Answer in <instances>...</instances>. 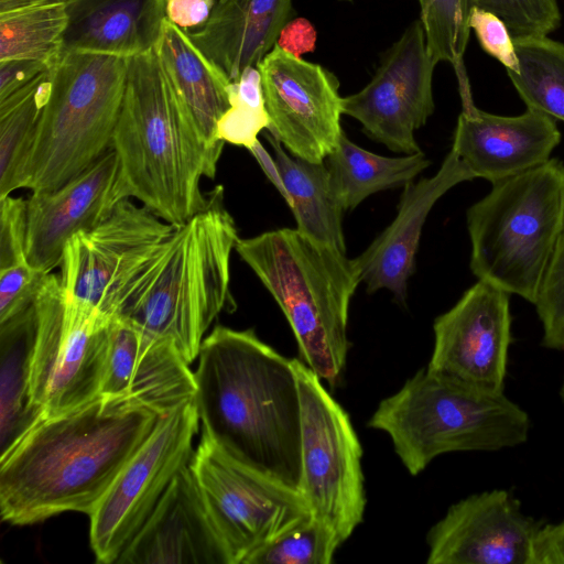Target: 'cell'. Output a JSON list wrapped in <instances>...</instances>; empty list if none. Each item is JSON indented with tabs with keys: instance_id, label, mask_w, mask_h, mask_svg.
Here are the masks:
<instances>
[{
	"instance_id": "1",
	"label": "cell",
	"mask_w": 564,
	"mask_h": 564,
	"mask_svg": "<svg viewBox=\"0 0 564 564\" xmlns=\"http://www.w3.org/2000/svg\"><path fill=\"white\" fill-rule=\"evenodd\" d=\"M161 415L135 401L99 394L45 415L0 455V513L25 525L63 512L89 516Z\"/></svg>"
},
{
	"instance_id": "2",
	"label": "cell",
	"mask_w": 564,
	"mask_h": 564,
	"mask_svg": "<svg viewBox=\"0 0 564 564\" xmlns=\"http://www.w3.org/2000/svg\"><path fill=\"white\" fill-rule=\"evenodd\" d=\"M203 431L234 458L302 490V416L296 373L253 329L217 325L194 372Z\"/></svg>"
},
{
	"instance_id": "3",
	"label": "cell",
	"mask_w": 564,
	"mask_h": 564,
	"mask_svg": "<svg viewBox=\"0 0 564 564\" xmlns=\"http://www.w3.org/2000/svg\"><path fill=\"white\" fill-rule=\"evenodd\" d=\"M111 148L118 159L117 202L135 198L174 226L206 206L200 180L215 177L221 151L203 138L155 48L129 57Z\"/></svg>"
},
{
	"instance_id": "4",
	"label": "cell",
	"mask_w": 564,
	"mask_h": 564,
	"mask_svg": "<svg viewBox=\"0 0 564 564\" xmlns=\"http://www.w3.org/2000/svg\"><path fill=\"white\" fill-rule=\"evenodd\" d=\"M238 239L218 185L207 193L206 206L176 226L129 283L113 318L171 340L191 364L215 318L235 307L230 257Z\"/></svg>"
},
{
	"instance_id": "5",
	"label": "cell",
	"mask_w": 564,
	"mask_h": 564,
	"mask_svg": "<svg viewBox=\"0 0 564 564\" xmlns=\"http://www.w3.org/2000/svg\"><path fill=\"white\" fill-rule=\"evenodd\" d=\"M235 250L282 310L302 360L335 384L346 366L349 305L361 282L356 260L296 228L239 238Z\"/></svg>"
},
{
	"instance_id": "6",
	"label": "cell",
	"mask_w": 564,
	"mask_h": 564,
	"mask_svg": "<svg viewBox=\"0 0 564 564\" xmlns=\"http://www.w3.org/2000/svg\"><path fill=\"white\" fill-rule=\"evenodd\" d=\"M367 425L389 435L405 469L416 476L446 453L524 443L530 417L503 391L481 390L425 368L383 399Z\"/></svg>"
},
{
	"instance_id": "7",
	"label": "cell",
	"mask_w": 564,
	"mask_h": 564,
	"mask_svg": "<svg viewBox=\"0 0 564 564\" xmlns=\"http://www.w3.org/2000/svg\"><path fill=\"white\" fill-rule=\"evenodd\" d=\"M470 270L534 303L564 232V163L558 159L492 183L467 210Z\"/></svg>"
},
{
	"instance_id": "8",
	"label": "cell",
	"mask_w": 564,
	"mask_h": 564,
	"mask_svg": "<svg viewBox=\"0 0 564 564\" xmlns=\"http://www.w3.org/2000/svg\"><path fill=\"white\" fill-rule=\"evenodd\" d=\"M129 57L63 52L23 161L18 188L55 189L111 148L126 90Z\"/></svg>"
},
{
	"instance_id": "9",
	"label": "cell",
	"mask_w": 564,
	"mask_h": 564,
	"mask_svg": "<svg viewBox=\"0 0 564 564\" xmlns=\"http://www.w3.org/2000/svg\"><path fill=\"white\" fill-rule=\"evenodd\" d=\"M35 313L30 372L33 405L54 415L99 395L111 319L66 297L59 274L52 272L40 289Z\"/></svg>"
},
{
	"instance_id": "10",
	"label": "cell",
	"mask_w": 564,
	"mask_h": 564,
	"mask_svg": "<svg viewBox=\"0 0 564 564\" xmlns=\"http://www.w3.org/2000/svg\"><path fill=\"white\" fill-rule=\"evenodd\" d=\"M292 362L301 400V492L312 516L345 542L362 522L367 505L361 444L323 380L304 361Z\"/></svg>"
},
{
	"instance_id": "11",
	"label": "cell",
	"mask_w": 564,
	"mask_h": 564,
	"mask_svg": "<svg viewBox=\"0 0 564 564\" xmlns=\"http://www.w3.org/2000/svg\"><path fill=\"white\" fill-rule=\"evenodd\" d=\"M189 467L232 564L312 516L302 494L247 467L204 431Z\"/></svg>"
},
{
	"instance_id": "12",
	"label": "cell",
	"mask_w": 564,
	"mask_h": 564,
	"mask_svg": "<svg viewBox=\"0 0 564 564\" xmlns=\"http://www.w3.org/2000/svg\"><path fill=\"white\" fill-rule=\"evenodd\" d=\"M176 226L130 198L66 243L61 281L66 297L112 319L120 297Z\"/></svg>"
},
{
	"instance_id": "13",
	"label": "cell",
	"mask_w": 564,
	"mask_h": 564,
	"mask_svg": "<svg viewBox=\"0 0 564 564\" xmlns=\"http://www.w3.org/2000/svg\"><path fill=\"white\" fill-rule=\"evenodd\" d=\"M199 415L194 400L162 415L147 442L121 469L90 519L97 562L116 563L193 455Z\"/></svg>"
},
{
	"instance_id": "14",
	"label": "cell",
	"mask_w": 564,
	"mask_h": 564,
	"mask_svg": "<svg viewBox=\"0 0 564 564\" xmlns=\"http://www.w3.org/2000/svg\"><path fill=\"white\" fill-rule=\"evenodd\" d=\"M435 66L417 19L386 52L371 80L361 90L343 97V113L359 121L371 139L389 150L420 152L414 133L435 108Z\"/></svg>"
},
{
	"instance_id": "15",
	"label": "cell",
	"mask_w": 564,
	"mask_h": 564,
	"mask_svg": "<svg viewBox=\"0 0 564 564\" xmlns=\"http://www.w3.org/2000/svg\"><path fill=\"white\" fill-rule=\"evenodd\" d=\"M257 67L270 119L267 130L293 156L324 162L344 132L336 76L278 43Z\"/></svg>"
},
{
	"instance_id": "16",
	"label": "cell",
	"mask_w": 564,
	"mask_h": 564,
	"mask_svg": "<svg viewBox=\"0 0 564 564\" xmlns=\"http://www.w3.org/2000/svg\"><path fill=\"white\" fill-rule=\"evenodd\" d=\"M426 368L481 390L502 392L511 344L509 294L478 280L433 324Z\"/></svg>"
},
{
	"instance_id": "17",
	"label": "cell",
	"mask_w": 564,
	"mask_h": 564,
	"mask_svg": "<svg viewBox=\"0 0 564 564\" xmlns=\"http://www.w3.org/2000/svg\"><path fill=\"white\" fill-rule=\"evenodd\" d=\"M539 524L507 490L453 503L429 531V564H529Z\"/></svg>"
},
{
	"instance_id": "18",
	"label": "cell",
	"mask_w": 564,
	"mask_h": 564,
	"mask_svg": "<svg viewBox=\"0 0 564 564\" xmlns=\"http://www.w3.org/2000/svg\"><path fill=\"white\" fill-rule=\"evenodd\" d=\"M116 564H232L189 463L174 476Z\"/></svg>"
},
{
	"instance_id": "19",
	"label": "cell",
	"mask_w": 564,
	"mask_h": 564,
	"mask_svg": "<svg viewBox=\"0 0 564 564\" xmlns=\"http://www.w3.org/2000/svg\"><path fill=\"white\" fill-rule=\"evenodd\" d=\"M118 159L112 148L82 173L50 191L26 199V259L36 270L51 273L61 267L67 241L93 228L113 209Z\"/></svg>"
},
{
	"instance_id": "20",
	"label": "cell",
	"mask_w": 564,
	"mask_h": 564,
	"mask_svg": "<svg viewBox=\"0 0 564 564\" xmlns=\"http://www.w3.org/2000/svg\"><path fill=\"white\" fill-rule=\"evenodd\" d=\"M561 142L552 117L527 108L519 116H499L462 101L452 151L473 178L491 183L550 160Z\"/></svg>"
},
{
	"instance_id": "21",
	"label": "cell",
	"mask_w": 564,
	"mask_h": 564,
	"mask_svg": "<svg viewBox=\"0 0 564 564\" xmlns=\"http://www.w3.org/2000/svg\"><path fill=\"white\" fill-rule=\"evenodd\" d=\"M188 366L171 340L112 318L100 394L135 401L162 416L194 400L196 382Z\"/></svg>"
},
{
	"instance_id": "22",
	"label": "cell",
	"mask_w": 564,
	"mask_h": 564,
	"mask_svg": "<svg viewBox=\"0 0 564 564\" xmlns=\"http://www.w3.org/2000/svg\"><path fill=\"white\" fill-rule=\"evenodd\" d=\"M470 180L473 176L451 150L435 175L403 186L393 221L355 258L360 280L369 293L386 289L400 304H405L408 282L429 213L448 189Z\"/></svg>"
},
{
	"instance_id": "23",
	"label": "cell",
	"mask_w": 564,
	"mask_h": 564,
	"mask_svg": "<svg viewBox=\"0 0 564 564\" xmlns=\"http://www.w3.org/2000/svg\"><path fill=\"white\" fill-rule=\"evenodd\" d=\"M292 0H218L199 28L186 31L230 82L258 66L289 23Z\"/></svg>"
},
{
	"instance_id": "24",
	"label": "cell",
	"mask_w": 564,
	"mask_h": 564,
	"mask_svg": "<svg viewBox=\"0 0 564 564\" xmlns=\"http://www.w3.org/2000/svg\"><path fill=\"white\" fill-rule=\"evenodd\" d=\"M167 0H70L64 52L133 57L155 48Z\"/></svg>"
},
{
	"instance_id": "25",
	"label": "cell",
	"mask_w": 564,
	"mask_h": 564,
	"mask_svg": "<svg viewBox=\"0 0 564 564\" xmlns=\"http://www.w3.org/2000/svg\"><path fill=\"white\" fill-rule=\"evenodd\" d=\"M173 88L205 141L221 151L217 126L230 107L229 78L194 44L187 32L164 20L155 47Z\"/></svg>"
},
{
	"instance_id": "26",
	"label": "cell",
	"mask_w": 564,
	"mask_h": 564,
	"mask_svg": "<svg viewBox=\"0 0 564 564\" xmlns=\"http://www.w3.org/2000/svg\"><path fill=\"white\" fill-rule=\"evenodd\" d=\"M279 189L293 210L296 229L346 252L344 210L338 204L324 162H308L290 154L271 134Z\"/></svg>"
},
{
	"instance_id": "27",
	"label": "cell",
	"mask_w": 564,
	"mask_h": 564,
	"mask_svg": "<svg viewBox=\"0 0 564 564\" xmlns=\"http://www.w3.org/2000/svg\"><path fill=\"white\" fill-rule=\"evenodd\" d=\"M35 332V303L29 311L0 323L1 454L43 414L33 405L30 393Z\"/></svg>"
},
{
	"instance_id": "28",
	"label": "cell",
	"mask_w": 564,
	"mask_h": 564,
	"mask_svg": "<svg viewBox=\"0 0 564 564\" xmlns=\"http://www.w3.org/2000/svg\"><path fill=\"white\" fill-rule=\"evenodd\" d=\"M324 163L344 212L356 208L375 193L403 187L431 164L422 151L392 158L379 155L350 141L345 132Z\"/></svg>"
},
{
	"instance_id": "29",
	"label": "cell",
	"mask_w": 564,
	"mask_h": 564,
	"mask_svg": "<svg viewBox=\"0 0 564 564\" xmlns=\"http://www.w3.org/2000/svg\"><path fill=\"white\" fill-rule=\"evenodd\" d=\"M519 62L508 77L527 108L564 121V44L545 36L513 39Z\"/></svg>"
},
{
	"instance_id": "30",
	"label": "cell",
	"mask_w": 564,
	"mask_h": 564,
	"mask_svg": "<svg viewBox=\"0 0 564 564\" xmlns=\"http://www.w3.org/2000/svg\"><path fill=\"white\" fill-rule=\"evenodd\" d=\"M66 3L0 13V61L34 59L53 67L64 52Z\"/></svg>"
},
{
	"instance_id": "31",
	"label": "cell",
	"mask_w": 564,
	"mask_h": 564,
	"mask_svg": "<svg viewBox=\"0 0 564 564\" xmlns=\"http://www.w3.org/2000/svg\"><path fill=\"white\" fill-rule=\"evenodd\" d=\"M51 72L0 100V198L19 189L20 171L50 95Z\"/></svg>"
},
{
	"instance_id": "32",
	"label": "cell",
	"mask_w": 564,
	"mask_h": 564,
	"mask_svg": "<svg viewBox=\"0 0 564 564\" xmlns=\"http://www.w3.org/2000/svg\"><path fill=\"white\" fill-rule=\"evenodd\" d=\"M427 47L437 64L449 63L455 72L459 95L471 93L464 64L470 29L465 0H417Z\"/></svg>"
},
{
	"instance_id": "33",
	"label": "cell",
	"mask_w": 564,
	"mask_h": 564,
	"mask_svg": "<svg viewBox=\"0 0 564 564\" xmlns=\"http://www.w3.org/2000/svg\"><path fill=\"white\" fill-rule=\"evenodd\" d=\"M343 543L333 528L311 516L257 550L245 564H330Z\"/></svg>"
},
{
	"instance_id": "34",
	"label": "cell",
	"mask_w": 564,
	"mask_h": 564,
	"mask_svg": "<svg viewBox=\"0 0 564 564\" xmlns=\"http://www.w3.org/2000/svg\"><path fill=\"white\" fill-rule=\"evenodd\" d=\"M229 102L217 126L218 139L250 151L259 142V133L270 124L258 67L246 68L230 83Z\"/></svg>"
},
{
	"instance_id": "35",
	"label": "cell",
	"mask_w": 564,
	"mask_h": 564,
	"mask_svg": "<svg viewBox=\"0 0 564 564\" xmlns=\"http://www.w3.org/2000/svg\"><path fill=\"white\" fill-rule=\"evenodd\" d=\"M468 12L489 11L508 28L512 39L545 36L561 25L558 0H465Z\"/></svg>"
},
{
	"instance_id": "36",
	"label": "cell",
	"mask_w": 564,
	"mask_h": 564,
	"mask_svg": "<svg viewBox=\"0 0 564 564\" xmlns=\"http://www.w3.org/2000/svg\"><path fill=\"white\" fill-rule=\"evenodd\" d=\"M533 304L543 326L542 345L564 349V232Z\"/></svg>"
},
{
	"instance_id": "37",
	"label": "cell",
	"mask_w": 564,
	"mask_h": 564,
	"mask_svg": "<svg viewBox=\"0 0 564 564\" xmlns=\"http://www.w3.org/2000/svg\"><path fill=\"white\" fill-rule=\"evenodd\" d=\"M48 273L34 269L29 262L0 269V323L26 311L35 303Z\"/></svg>"
},
{
	"instance_id": "38",
	"label": "cell",
	"mask_w": 564,
	"mask_h": 564,
	"mask_svg": "<svg viewBox=\"0 0 564 564\" xmlns=\"http://www.w3.org/2000/svg\"><path fill=\"white\" fill-rule=\"evenodd\" d=\"M26 199L0 198V269L28 262Z\"/></svg>"
},
{
	"instance_id": "39",
	"label": "cell",
	"mask_w": 564,
	"mask_h": 564,
	"mask_svg": "<svg viewBox=\"0 0 564 564\" xmlns=\"http://www.w3.org/2000/svg\"><path fill=\"white\" fill-rule=\"evenodd\" d=\"M468 25L488 55L502 64L506 70H519L513 39L502 20L489 11L474 8L468 14Z\"/></svg>"
},
{
	"instance_id": "40",
	"label": "cell",
	"mask_w": 564,
	"mask_h": 564,
	"mask_svg": "<svg viewBox=\"0 0 564 564\" xmlns=\"http://www.w3.org/2000/svg\"><path fill=\"white\" fill-rule=\"evenodd\" d=\"M51 68L34 59L0 61V100L24 88Z\"/></svg>"
},
{
	"instance_id": "41",
	"label": "cell",
	"mask_w": 564,
	"mask_h": 564,
	"mask_svg": "<svg viewBox=\"0 0 564 564\" xmlns=\"http://www.w3.org/2000/svg\"><path fill=\"white\" fill-rule=\"evenodd\" d=\"M529 564H564V521L539 528Z\"/></svg>"
},
{
	"instance_id": "42",
	"label": "cell",
	"mask_w": 564,
	"mask_h": 564,
	"mask_svg": "<svg viewBox=\"0 0 564 564\" xmlns=\"http://www.w3.org/2000/svg\"><path fill=\"white\" fill-rule=\"evenodd\" d=\"M217 0H167L166 19L185 31L204 24Z\"/></svg>"
},
{
	"instance_id": "43",
	"label": "cell",
	"mask_w": 564,
	"mask_h": 564,
	"mask_svg": "<svg viewBox=\"0 0 564 564\" xmlns=\"http://www.w3.org/2000/svg\"><path fill=\"white\" fill-rule=\"evenodd\" d=\"M315 32L312 25L305 20L288 23L282 30L278 44L297 56L301 52L310 51L314 47Z\"/></svg>"
},
{
	"instance_id": "44",
	"label": "cell",
	"mask_w": 564,
	"mask_h": 564,
	"mask_svg": "<svg viewBox=\"0 0 564 564\" xmlns=\"http://www.w3.org/2000/svg\"><path fill=\"white\" fill-rule=\"evenodd\" d=\"M561 397L564 400V380H563V383H562V387H561Z\"/></svg>"
},
{
	"instance_id": "45",
	"label": "cell",
	"mask_w": 564,
	"mask_h": 564,
	"mask_svg": "<svg viewBox=\"0 0 564 564\" xmlns=\"http://www.w3.org/2000/svg\"><path fill=\"white\" fill-rule=\"evenodd\" d=\"M339 1H350V0H339Z\"/></svg>"
},
{
	"instance_id": "46",
	"label": "cell",
	"mask_w": 564,
	"mask_h": 564,
	"mask_svg": "<svg viewBox=\"0 0 564 564\" xmlns=\"http://www.w3.org/2000/svg\"><path fill=\"white\" fill-rule=\"evenodd\" d=\"M218 1V0H217Z\"/></svg>"
}]
</instances>
